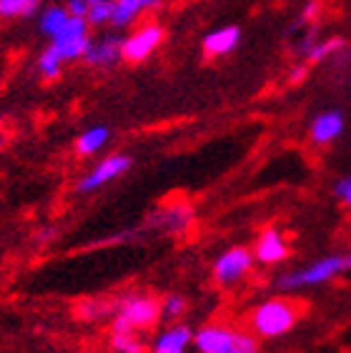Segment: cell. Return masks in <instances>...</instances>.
Listing matches in <instances>:
<instances>
[{
  "instance_id": "18",
  "label": "cell",
  "mask_w": 351,
  "mask_h": 353,
  "mask_svg": "<svg viewBox=\"0 0 351 353\" xmlns=\"http://www.w3.org/2000/svg\"><path fill=\"white\" fill-rule=\"evenodd\" d=\"M339 48H341V38H329V41H304V48H301V53L309 58L311 63H319L329 58L331 53H336Z\"/></svg>"
},
{
  "instance_id": "23",
  "label": "cell",
  "mask_w": 351,
  "mask_h": 353,
  "mask_svg": "<svg viewBox=\"0 0 351 353\" xmlns=\"http://www.w3.org/2000/svg\"><path fill=\"white\" fill-rule=\"evenodd\" d=\"M186 308H189V303H186V299L178 296V293H171V296H166V299L161 301V311L166 321L181 319L183 313H186Z\"/></svg>"
},
{
  "instance_id": "5",
  "label": "cell",
  "mask_w": 351,
  "mask_h": 353,
  "mask_svg": "<svg viewBox=\"0 0 351 353\" xmlns=\"http://www.w3.org/2000/svg\"><path fill=\"white\" fill-rule=\"evenodd\" d=\"M91 26H88L86 18H78V15H70V21L63 26V30L58 35L50 38V46L58 50L63 61H78L83 55H86V48L91 43Z\"/></svg>"
},
{
  "instance_id": "27",
  "label": "cell",
  "mask_w": 351,
  "mask_h": 353,
  "mask_svg": "<svg viewBox=\"0 0 351 353\" xmlns=\"http://www.w3.org/2000/svg\"><path fill=\"white\" fill-rule=\"evenodd\" d=\"M306 73H309V65H296V68L289 73V83L291 85H298V83L306 78Z\"/></svg>"
},
{
  "instance_id": "12",
  "label": "cell",
  "mask_w": 351,
  "mask_h": 353,
  "mask_svg": "<svg viewBox=\"0 0 351 353\" xmlns=\"http://www.w3.org/2000/svg\"><path fill=\"white\" fill-rule=\"evenodd\" d=\"M254 256H256L258 263H266V265L281 263V261L289 256V243L284 241L281 233L274 231V228H269V231H263L261 238H258Z\"/></svg>"
},
{
  "instance_id": "6",
  "label": "cell",
  "mask_w": 351,
  "mask_h": 353,
  "mask_svg": "<svg viewBox=\"0 0 351 353\" xmlns=\"http://www.w3.org/2000/svg\"><path fill=\"white\" fill-rule=\"evenodd\" d=\"M166 33L158 23H146L138 30L123 38V61L126 63H143L149 61L151 55L158 50V46L163 43Z\"/></svg>"
},
{
  "instance_id": "4",
  "label": "cell",
  "mask_w": 351,
  "mask_h": 353,
  "mask_svg": "<svg viewBox=\"0 0 351 353\" xmlns=\"http://www.w3.org/2000/svg\"><path fill=\"white\" fill-rule=\"evenodd\" d=\"M158 319H163L161 301L151 296H129L118 303L113 331H143V328L155 326Z\"/></svg>"
},
{
  "instance_id": "13",
  "label": "cell",
  "mask_w": 351,
  "mask_h": 353,
  "mask_svg": "<svg viewBox=\"0 0 351 353\" xmlns=\"http://www.w3.org/2000/svg\"><path fill=\"white\" fill-rule=\"evenodd\" d=\"M344 130V116L339 110H324L311 121V141L324 145V143L336 141Z\"/></svg>"
},
{
  "instance_id": "17",
  "label": "cell",
  "mask_w": 351,
  "mask_h": 353,
  "mask_svg": "<svg viewBox=\"0 0 351 353\" xmlns=\"http://www.w3.org/2000/svg\"><path fill=\"white\" fill-rule=\"evenodd\" d=\"M63 58L58 55V50H55L53 46H48L46 50L41 53V58H38V73H41V78L46 83H53L61 78L63 73Z\"/></svg>"
},
{
  "instance_id": "24",
  "label": "cell",
  "mask_w": 351,
  "mask_h": 353,
  "mask_svg": "<svg viewBox=\"0 0 351 353\" xmlns=\"http://www.w3.org/2000/svg\"><path fill=\"white\" fill-rule=\"evenodd\" d=\"M106 308L108 306H106V303H98V301H83V303L75 306V313H78L81 319H95V316H101Z\"/></svg>"
},
{
  "instance_id": "7",
  "label": "cell",
  "mask_w": 351,
  "mask_h": 353,
  "mask_svg": "<svg viewBox=\"0 0 351 353\" xmlns=\"http://www.w3.org/2000/svg\"><path fill=\"white\" fill-rule=\"evenodd\" d=\"M256 256L249 251V248H229L226 253L218 256V261L214 263V279H216L218 285H234L251 271V265H254Z\"/></svg>"
},
{
  "instance_id": "1",
  "label": "cell",
  "mask_w": 351,
  "mask_h": 353,
  "mask_svg": "<svg viewBox=\"0 0 351 353\" xmlns=\"http://www.w3.org/2000/svg\"><path fill=\"white\" fill-rule=\"evenodd\" d=\"M298 321V308L296 303L284 299H271L263 301L261 306L254 308L251 313V328L256 336H263V339H278L289 333L291 328L296 326Z\"/></svg>"
},
{
  "instance_id": "14",
  "label": "cell",
  "mask_w": 351,
  "mask_h": 353,
  "mask_svg": "<svg viewBox=\"0 0 351 353\" xmlns=\"http://www.w3.org/2000/svg\"><path fill=\"white\" fill-rule=\"evenodd\" d=\"M158 6V0H115V10H113V21L111 26L115 30H123V28H129L135 23V18L151 8Z\"/></svg>"
},
{
  "instance_id": "29",
  "label": "cell",
  "mask_w": 351,
  "mask_h": 353,
  "mask_svg": "<svg viewBox=\"0 0 351 353\" xmlns=\"http://www.w3.org/2000/svg\"><path fill=\"white\" fill-rule=\"evenodd\" d=\"M88 3H91V6H95V3H103V0H88Z\"/></svg>"
},
{
  "instance_id": "20",
  "label": "cell",
  "mask_w": 351,
  "mask_h": 353,
  "mask_svg": "<svg viewBox=\"0 0 351 353\" xmlns=\"http://www.w3.org/2000/svg\"><path fill=\"white\" fill-rule=\"evenodd\" d=\"M111 348H113V353H143L146 351L143 341L135 336V331H113V336H111Z\"/></svg>"
},
{
  "instance_id": "8",
  "label": "cell",
  "mask_w": 351,
  "mask_h": 353,
  "mask_svg": "<svg viewBox=\"0 0 351 353\" xmlns=\"http://www.w3.org/2000/svg\"><path fill=\"white\" fill-rule=\"evenodd\" d=\"M131 165H133V161H131L129 156H123V153H115V156L103 158L101 163L95 165L86 178H81L78 190H81V193H91V190L103 188L106 183H111V181H115L118 176H123Z\"/></svg>"
},
{
  "instance_id": "16",
  "label": "cell",
  "mask_w": 351,
  "mask_h": 353,
  "mask_svg": "<svg viewBox=\"0 0 351 353\" xmlns=\"http://www.w3.org/2000/svg\"><path fill=\"white\" fill-rule=\"evenodd\" d=\"M68 21H70V10H68L66 6H50L41 13V21H38V26H41L43 35L53 38V35L61 33L63 26H66Z\"/></svg>"
},
{
  "instance_id": "26",
  "label": "cell",
  "mask_w": 351,
  "mask_h": 353,
  "mask_svg": "<svg viewBox=\"0 0 351 353\" xmlns=\"http://www.w3.org/2000/svg\"><path fill=\"white\" fill-rule=\"evenodd\" d=\"M66 8L70 10V15H78V18H86L88 10H91V3L88 0H68Z\"/></svg>"
},
{
  "instance_id": "2",
  "label": "cell",
  "mask_w": 351,
  "mask_h": 353,
  "mask_svg": "<svg viewBox=\"0 0 351 353\" xmlns=\"http://www.w3.org/2000/svg\"><path fill=\"white\" fill-rule=\"evenodd\" d=\"M351 268V253H336V256H326V259L316 261V263L291 271L278 279V288L281 291H298V288H309V285H321L326 281L336 279L344 271Z\"/></svg>"
},
{
  "instance_id": "25",
  "label": "cell",
  "mask_w": 351,
  "mask_h": 353,
  "mask_svg": "<svg viewBox=\"0 0 351 353\" xmlns=\"http://www.w3.org/2000/svg\"><path fill=\"white\" fill-rule=\"evenodd\" d=\"M334 193H336L346 205H351V176L341 178L336 185H334Z\"/></svg>"
},
{
  "instance_id": "3",
  "label": "cell",
  "mask_w": 351,
  "mask_h": 353,
  "mask_svg": "<svg viewBox=\"0 0 351 353\" xmlns=\"http://www.w3.org/2000/svg\"><path fill=\"white\" fill-rule=\"evenodd\" d=\"M198 353H258V341L231 326H203L193 336Z\"/></svg>"
},
{
  "instance_id": "9",
  "label": "cell",
  "mask_w": 351,
  "mask_h": 353,
  "mask_svg": "<svg viewBox=\"0 0 351 353\" xmlns=\"http://www.w3.org/2000/svg\"><path fill=\"white\" fill-rule=\"evenodd\" d=\"M86 65L91 68H111L118 61H123V38L121 35H101L91 38L83 55Z\"/></svg>"
},
{
  "instance_id": "22",
  "label": "cell",
  "mask_w": 351,
  "mask_h": 353,
  "mask_svg": "<svg viewBox=\"0 0 351 353\" xmlns=\"http://www.w3.org/2000/svg\"><path fill=\"white\" fill-rule=\"evenodd\" d=\"M113 10H115V0H103V3L91 6V10H88V15H86L88 26L91 28L111 26V21H113Z\"/></svg>"
},
{
  "instance_id": "15",
  "label": "cell",
  "mask_w": 351,
  "mask_h": 353,
  "mask_svg": "<svg viewBox=\"0 0 351 353\" xmlns=\"http://www.w3.org/2000/svg\"><path fill=\"white\" fill-rule=\"evenodd\" d=\"M111 138V130L106 125H93V128H88L83 136H78L75 141V153L78 156H95L98 150L108 143Z\"/></svg>"
},
{
  "instance_id": "19",
  "label": "cell",
  "mask_w": 351,
  "mask_h": 353,
  "mask_svg": "<svg viewBox=\"0 0 351 353\" xmlns=\"http://www.w3.org/2000/svg\"><path fill=\"white\" fill-rule=\"evenodd\" d=\"M41 0H0V18H30Z\"/></svg>"
},
{
  "instance_id": "28",
  "label": "cell",
  "mask_w": 351,
  "mask_h": 353,
  "mask_svg": "<svg viewBox=\"0 0 351 353\" xmlns=\"http://www.w3.org/2000/svg\"><path fill=\"white\" fill-rule=\"evenodd\" d=\"M314 15H316V3H309V8L304 10V18H301V21H311Z\"/></svg>"
},
{
  "instance_id": "11",
  "label": "cell",
  "mask_w": 351,
  "mask_h": 353,
  "mask_svg": "<svg viewBox=\"0 0 351 353\" xmlns=\"http://www.w3.org/2000/svg\"><path fill=\"white\" fill-rule=\"evenodd\" d=\"M241 43V30L236 26H226L218 28V30H211L206 38H203V53L211 55V58H221V55L234 53Z\"/></svg>"
},
{
  "instance_id": "10",
  "label": "cell",
  "mask_w": 351,
  "mask_h": 353,
  "mask_svg": "<svg viewBox=\"0 0 351 353\" xmlns=\"http://www.w3.org/2000/svg\"><path fill=\"white\" fill-rule=\"evenodd\" d=\"M193 336L189 326L183 323H173L166 331H161V336L153 341L151 353H189V348L193 346Z\"/></svg>"
},
{
  "instance_id": "21",
  "label": "cell",
  "mask_w": 351,
  "mask_h": 353,
  "mask_svg": "<svg viewBox=\"0 0 351 353\" xmlns=\"http://www.w3.org/2000/svg\"><path fill=\"white\" fill-rule=\"evenodd\" d=\"M191 208L189 205H171L161 213V223L169 228V231H183L186 225L191 223Z\"/></svg>"
}]
</instances>
